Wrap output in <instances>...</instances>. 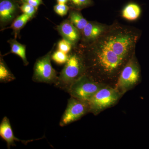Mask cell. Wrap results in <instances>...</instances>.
<instances>
[{"mask_svg": "<svg viewBox=\"0 0 149 149\" xmlns=\"http://www.w3.org/2000/svg\"><path fill=\"white\" fill-rule=\"evenodd\" d=\"M52 50L36 61L34 67L32 80L35 82L54 84L58 76L51 64Z\"/></svg>", "mask_w": 149, "mask_h": 149, "instance_id": "cell-4", "label": "cell"}, {"mask_svg": "<svg viewBox=\"0 0 149 149\" xmlns=\"http://www.w3.org/2000/svg\"><path fill=\"white\" fill-rule=\"evenodd\" d=\"M101 86L94 82L87 74H83L74 81L67 91L71 97L88 102Z\"/></svg>", "mask_w": 149, "mask_h": 149, "instance_id": "cell-3", "label": "cell"}, {"mask_svg": "<svg viewBox=\"0 0 149 149\" xmlns=\"http://www.w3.org/2000/svg\"><path fill=\"white\" fill-rule=\"evenodd\" d=\"M89 109L87 102L71 97L60 122L61 126H64L76 121L84 115Z\"/></svg>", "mask_w": 149, "mask_h": 149, "instance_id": "cell-7", "label": "cell"}, {"mask_svg": "<svg viewBox=\"0 0 149 149\" xmlns=\"http://www.w3.org/2000/svg\"><path fill=\"white\" fill-rule=\"evenodd\" d=\"M20 10L22 13L26 14L31 19L35 16L37 10V8L33 6L27 2L23 3L20 7Z\"/></svg>", "mask_w": 149, "mask_h": 149, "instance_id": "cell-19", "label": "cell"}, {"mask_svg": "<svg viewBox=\"0 0 149 149\" xmlns=\"http://www.w3.org/2000/svg\"><path fill=\"white\" fill-rule=\"evenodd\" d=\"M26 2L37 8L40 5L43 3L42 0H27Z\"/></svg>", "mask_w": 149, "mask_h": 149, "instance_id": "cell-22", "label": "cell"}, {"mask_svg": "<svg viewBox=\"0 0 149 149\" xmlns=\"http://www.w3.org/2000/svg\"><path fill=\"white\" fill-rule=\"evenodd\" d=\"M120 94L116 88H101L88 101L89 109L97 112L111 106L117 101Z\"/></svg>", "mask_w": 149, "mask_h": 149, "instance_id": "cell-6", "label": "cell"}, {"mask_svg": "<svg viewBox=\"0 0 149 149\" xmlns=\"http://www.w3.org/2000/svg\"><path fill=\"white\" fill-rule=\"evenodd\" d=\"M140 75V66L134 54L120 72L116 88L120 94L125 93L139 82Z\"/></svg>", "mask_w": 149, "mask_h": 149, "instance_id": "cell-5", "label": "cell"}, {"mask_svg": "<svg viewBox=\"0 0 149 149\" xmlns=\"http://www.w3.org/2000/svg\"><path fill=\"white\" fill-rule=\"evenodd\" d=\"M69 58V55L61 51L57 50L52 55V59L57 64L61 65L66 63Z\"/></svg>", "mask_w": 149, "mask_h": 149, "instance_id": "cell-18", "label": "cell"}, {"mask_svg": "<svg viewBox=\"0 0 149 149\" xmlns=\"http://www.w3.org/2000/svg\"><path fill=\"white\" fill-rule=\"evenodd\" d=\"M54 10L56 13L61 16L66 15L69 10V7L66 4H58L54 6Z\"/></svg>", "mask_w": 149, "mask_h": 149, "instance_id": "cell-21", "label": "cell"}, {"mask_svg": "<svg viewBox=\"0 0 149 149\" xmlns=\"http://www.w3.org/2000/svg\"><path fill=\"white\" fill-rule=\"evenodd\" d=\"M68 19L81 33L88 22L83 16L80 10L72 8L69 11Z\"/></svg>", "mask_w": 149, "mask_h": 149, "instance_id": "cell-13", "label": "cell"}, {"mask_svg": "<svg viewBox=\"0 0 149 149\" xmlns=\"http://www.w3.org/2000/svg\"><path fill=\"white\" fill-rule=\"evenodd\" d=\"M109 25L96 21H88L81 32L80 45H87L93 43L105 32Z\"/></svg>", "mask_w": 149, "mask_h": 149, "instance_id": "cell-9", "label": "cell"}, {"mask_svg": "<svg viewBox=\"0 0 149 149\" xmlns=\"http://www.w3.org/2000/svg\"><path fill=\"white\" fill-rule=\"evenodd\" d=\"M57 30L63 38L75 47L81 37V32L69 19H65L57 27Z\"/></svg>", "mask_w": 149, "mask_h": 149, "instance_id": "cell-10", "label": "cell"}, {"mask_svg": "<svg viewBox=\"0 0 149 149\" xmlns=\"http://www.w3.org/2000/svg\"><path fill=\"white\" fill-rule=\"evenodd\" d=\"M75 47L76 51L69 55L68 60L55 84L58 88L67 91L74 81L84 74L83 72L85 68L83 58L77 47Z\"/></svg>", "mask_w": 149, "mask_h": 149, "instance_id": "cell-2", "label": "cell"}, {"mask_svg": "<svg viewBox=\"0 0 149 149\" xmlns=\"http://www.w3.org/2000/svg\"><path fill=\"white\" fill-rule=\"evenodd\" d=\"M58 4H66L69 1V0H56Z\"/></svg>", "mask_w": 149, "mask_h": 149, "instance_id": "cell-23", "label": "cell"}, {"mask_svg": "<svg viewBox=\"0 0 149 149\" xmlns=\"http://www.w3.org/2000/svg\"><path fill=\"white\" fill-rule=\"evenodd\" d=\"M58 50L66 54H69L72 48L74 47L71 43L63 39L58 42Z\"/></svg>", "mask_w": 149, "mask_h": 149, "instance_id": "cell-20", "label": "cell"}, {"mask_svg": "<svg viewBox=\"0 0 149 149\" xmlns=\"http://www.w3.org/2000/svg\"><path fill=\"white\" fill-rule=\"evenodd\" d=\"M31 18L26 14L22 13L18 15L11 23L10 28L13 30L15 38L19 35L21 29L24 27Z\"/></svg>", "mask_w": 149, "mask_h": 149, "instance_id": "cell-15", "label": "cell"}, {"mask_svg": "<svg viewBox=\"0 0 149 149\" xmlns=\"http://www.w3.org/2000/svg\"><path fill=\"white\" fill-rule=\"evenodd\" d=\"M72 8L80 10L93 4L92 0H69Z\"/></svg>", "mask_w": 149, "mask_h": 149, "instance_id": "cell-17", "label": "cell"}, {"mask_svg": "<svg viewBox=\"0 0 149 149\" xmlns=\"http://www.w3.org/2000/svg\"><path fill=\"white\" fill-rule=\"evenodd\" d=\"M142 10L141 7L136 3H130L125 6L122 11V16L126 20H136L141 16Z\"/></svg>", "mask_w": 149, "mask_h": 149, "instance_id": "cell-12", "label": "cell"}, {"mask_svg": "<svg viewBox=\"0 0 149 149\" xmlns=\"http://www.w3.org/2000/svg\"><path fill=\"white\" fill-rule=\"evenodd\" d=\"M15 79L13 74L9 69L2 57L0 60V81L1 83H8Z\"/></svg>", "mask_w": 149, "mask_h": 149, "instance_id": "cell-16", "label": "cell"}, {"mask_svg": "<svg viewBox=\"0 0 149 149\" xmlns=\"http://www.w3.org/2000/svg\"><path fill=\"white\" fill-rule=\"evenodd\" d=\"M22 1V3L24 2H26V1H27V0H21Z\"/></svg>", "mask_w": 149, "mask_h": 149, "instance_id": "cell-24", "label": "cell"}, {"mask_svg": "<svg viewBox=\"0 0 149 149\" xmlns=\"http://www.w3.org/2000/svg\"><path fill=\"white\" fill-rule=\"evenodd\" d=\"M141 35L135 27L115 22L93 43L77 48L82 58L92 62L93 66L111 74L135 54Z\"/></svg>", "mask_w": 149, "mask_h": 149, "instance_id": "cell-1", "label": "cell"}, {"mask_svg": "<svg viewBox=\"0 0 149 149\" xmlns=\"http://www.w3.org/2000/svg\"><path fill=\"white\" fill-rule=\"evenodd\" d=\"M20 8L14 0H1L0 1V24L4 28L12 23L18 16Z\"/></svg>", "mask_w": 149, "mask_h": 149, "instance_id": "cell-8", "label": "cell"}, {"mask_svg": "<svg viewBox=\"0 0 149 149\" xmlns=\"http://www.w3.org/2000/svg\"><path fill=\"white\" fill-rule=\"evenodd\" d=\"M0 136L6 142L9 149L11 146H15V141H21L23 142L14 136L9 119L6 116L3 118L0 124Z\"/></svg>", "mask_w": 149, "mask_h": 149, "instance_id": "cell-11", "label": "cell"}, {"mask_svg": "<svg viewBox=\"0 0 149 149\" xmlns=\"http://www.w3.org/2000/svg\"><path fill=\"white\" fill-rule=\"evenodd\" d=\"M8 42L10 45L11 53L18 56L22 59L25 65L29 64L26 55V46L19 42L15 39L9 40Z\"/></svg>", "mask_w": 149, "mask_h": 149, "instance_id": "cell-14", "label": "cell"}]
</instances>
